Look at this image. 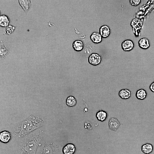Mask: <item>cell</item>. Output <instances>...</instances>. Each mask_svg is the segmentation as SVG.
<instances>
[{
    "instance_id": "7402d4cb",
    "label": "cell",
    "mask_w": 154,
    "mask_h": 154,
    "mask_svg": "<svg viewBox=\"0 0 154 154\" xmlns=\"http://www.w3.org/2000/svg\"><path fill=\"white\" fill-rule=\"evenodd\" d=\"M129 3L132 6H136L139 5L141 2L140 0H130L129 1Z\"/></svg>"
},
{
    "instance_id": "603a6c76",
    "label": "cell",
    "mask_w": 154,
    "mask_h": 154,
    "mask_svg": "<svg viewBox=\"0 0 154 154\" xmlns=\"http://www.w3.org/2000/svg\"><path fill=\"white\" fill-rule=\"evenodd\" d=\"M149 88L152 92L154 93V81L150 84L149 86Z\"/></svg>"
},
{
    "instance_id": "6da1fadb",
    "label": "cell",
    "mask_w": 154,
    "mask_h": 154,
    "mask_svg": "<svg viewBox=\"0 0 154 154\" xmlns=\"http://www.w3.org/2000/svg\"><path fill=\"white\" fill-rule=\"evenodd\" d=\"M49 121L47 117L40 115H31L17 123L13 127V137L19 139L46 125Z\"/></svg>"
},
{
    "instance_id": "30bf717a",
    "label": "cell",
    "mask_w": 154,
    "mask_h": 154,
    "mask_svg": "<svg viewBox=\"0 0 154 154\" xmlns=\"http://www.w3.org/2000/svg\"><path fill=\"white\" fill-rule=\"evenodd\" d=\"M99 33L102 38H106L108 37L110 33L109 27L106 25L101 26L99 29Z\"/></svg>"
},
{
    "instance_id": "d6986e66",
    "label": "cell",
    "mask_w": 154,
    "mask_h": 154,
    "mask_svg": "<svg viewBox=\"0 0 154 154\" xmlns=\"http://www.w3.org/2000/svg\"><path fill=\"white\" fill-rule=\"evenodd\" d=\"M147 93L146 91L143 89H140L137 90L135 94V96L138 100H143L147 97Z\"/></svg>"
},
{
    "instance_id": "ba28073f",
    "label": "cell",
    "mask_w": 154,
    "mask_h": 154,
    "mask_svg": "<svg viewBox=\"0 0 154 154\" xmlns=\"http://www.w3.org/2000/svg\"><path fill=\"white\" fill-rule=\"evenodd\" d=\"M134 45L133 42L129 39L124 40L121 44L122 49L125 52H129L132 50L134 48Z\"/></svg>"
},
{
    "instance_id": "277c9868",
    "label": "cell",
    "mask_w": 154,
    "mask_h": 154,
    "mask_svg": "<svg viewBox=\"0 0 154 154\" xmlns=\"http://www.w3.org/2000/svg\"><path fill=\"white\" fill-rule=\"evenodd\" d=\"M88 62L91 65L97 66L99 64L102 60L101 56L97 53H92L88 57Z\"/></svg>"
},
{
    "instance_id": "e0dca14e",
    "label": "cell",
    "mask_w": 154,
    "mask_h": 154,
    "mask_svg": "<svg viewBox=\"0 0 154 154\" xmlns=\"http://www.w3.org/2000/svg\"><path fill=\"white\" fill-rule=\"evenodd\" d=\"M108 116V114L106 112L101 110L98 111L96 113V116L98 120L104 121L106 119Z\"/></svg>"
},
{
    "instance_id": "4fadbf2b",
    "label": "cell",
    "mask_w": 154,
    "mask_h": 154,
    "mask_svg": "<svg viewBox=\"0 0 154 154\" xmlns=\"http://www.w3.org/2000/svg\"><path fill=\"white\" fill-rule=\"evenodd\" d=\"M18 2L20 6L25 12L27 13L31 7V1L28 0H19Z\"/></svg>"
},
{
    "instance_id": "7a4b0ae2",
    "label": "cell",
    "mask_w": 154,
    "mask_h": 154,
    "mask_svg": "<svg viewBox=\"0 0 154 154\" xmlns=\"http://www.w3.org/2000/svg\"><path fill=\"white\" fill-rule=\"evenodd\" d=\"M44 138L43 131L40 128L18 139L17 148L19 154H36Z\"/></svg>"
},
{
    "instance_id": "5b68a950",
    "label": "cell",
    "mask_w": 154,
    "mask_h": 154,
    "mask_svg": "<svg viewBox=\"0 0 154 154\" xmlns=\"http://www.w3.org/2000/svg\"><path fill=\"white\" fill-rule=\"evenodd\" d=\"M120 123L119 120L116 118L111 117L108 122L109 129L112 131H116L119 128Z\"/></svg>"
},
{
    "instance_id": "7c38bea8",
    "label": "cell",
    "mask_w": 154,
    "mask_h": 154,
    "mask_svg": "<svg viewBox=\"0 0 154 154\" xmlns=\"http://www.w3.org/2000/svg\"><path fill=\"white\" fill-rule=\"evenodd\" d=\"M138 44L140 48L145 50L147 49L150 46L149 39L146 37L141 38L138 41Z\"/></svg>"
},
{
    "instance_id": "ffe728a7",
    "label": "cell",
    "mask_w": 154,
    "mask_h": 154,
    "mask_svg": "<svg viewBox=\"0 0 154 154\" xmlns=\"http://www.w3.org/2000/svg\"><path fill=\"white\" fill-rule=\"evenodd\" d=\"M67 105L70 107L75 106L77 104V101L75 98L72 96H70L67 97L66 100Z\"/></svg>"
},
{
    "instance_id": "8fae6325",
    "label": "cell",
    "mask_w": 154,
    "mask_h": 154,
    "mask_svg": "<svg viewBox=\"0 0 154 154\" xmlns=\"http://www.w3.org/2000/svg\"><path fill=\"white\" fill-rule=\"evenodd\" d=\"M131 92L129 90L125 88L120 90L119 92L118 95L122 99L127 100L131 96Z\"/></svg>"
},
{
    "instance_id": "9a60e30c",
    "label": "cell",
    "mask_w": 154,
    "mask_h": 154,
    "mask_svg": "<svg viewBox=\"0 0 154 154\" xmlns=\"http://www.w3.org/2000/svg\"><path fill=\"white\" fill-rule=\"evenodd\" d=\"M102 37L99 33L93 32L90 36V38L94 43L98 44L101 42L102 40Z\"/></svg>"
},
{
    "instance_id": "52a82bcc",
    "label": "cell",
    "mask_w": 154,
    "mask_h": 154,
    "mask_svg": "<svg viewBox=\"0 0 154 154\" xmlns=\"http://www.w3.org/2000/svg\"><path fill=\"white\" fill-rule=\"evenodd\" d=\"M76 150V148L74 144L68 143L63 146L62 152V154H74Z\"/></svg>"
},
{
    "instance_id": "9c48e42d",
    "label": "cell",
    "mask_w": 154,
    "mask_h": 154,
    "mask_svg": "<svg viewBox=\"0 0 154 154\" xmlns=\"http://www.w3.org/2000/svg\"><path fill=\"white\" fill-rule=\"evenodd\" d=\"M11 133L8 131L4 130L0 133V140L1 142L6 143L11 139Z\"/></svg>"
},
{
    "instance_id": "44dd1931",
    "label": "cell",
    "mask_w": 154,
    "mask_h": 154,
    "mask_svg": "<svg viewBox=\"0 0 154 154\" xmlns=\"http://www.w3.org/2000/svg\"><path fill=\"white\" fill-rule=\"evenodd\" d=\"M15 29V27L11 25H9L6 28V34L8 35H10L13 33Z\"/></svg>"
},
{
    "instance_id": "3957f363",
    "label": "cell",
    "mask_w": 154,
    "mask_h": 154,
    "mask_svg": "<svg viewBox=\"0 0 154 154\" xmlns=\"http://www.w3.org/2000/svg\"><path fill=\"white\" fill-rule=\"evenodd\" d=\"M130 25L134 35L136 37H138L143 25L141 21L139 19L134 18L131 21Z\"/></svg>"
},
{
    "instance_id": "8992f818",
    "label": "cell",
    "mask_w": 154,
    "mask_h": 154,
    "mask_svg": "<svg viewBox=\"0 0 154 154\" xmlns=\"http://www.w3.org/2000/svg\"><path fill=\"white\" fill-rule=\"evenodd\" d=\"M0 57H5L9 52V46L8 43L2 40L0 41Z\"/></svg>"
},
{
    "instance_id": "2e32d148",
    "label": "cell",
    "mask_w": 154,
    "mask_h": 154,
    "mask_svg": "<svg viewBox=\"0 0 154 154\" xmlns=\"http://www.w3.org/2000/svg\"><path fill=\"white\" fill-rule=\"evenodd\" d=\"M84 43L80 40H76L72 43V47L76 51H81L84 48Z\"/></svg>"
},
{
    "instance_id": "5bb4252c",
    "label": "cell",
    "mask_w": 154,
    "mask_h": 154,
    "mask_svg": "<svg viewBox=\"0 0 154 154\" xmlns=\"http://www.w3.org/2000/svg\"><path fill=\"white\" fill-rule=\"evenodd\" d=\"M153 147L151 143H146L142 145L141 147L142 152L145 154H149L153 151Z\"/></svg>"
},
{
    "instance_id": "ac0fdd59",
    "label": "cell",
    "mask_w": 154,
    "mask_h": 154,
    "mask_svg": "<svg viewBox=\"0 0 154 154\" xmlns=\"http://www.w3.org/2000/svg\"><path fill=\"white\" fill-rule=\"evenodd\" d=\"M10 22V19L7 16L5 15H0V25L1 27H7L9 26Z\"/></svg>"
}]
</instances>
